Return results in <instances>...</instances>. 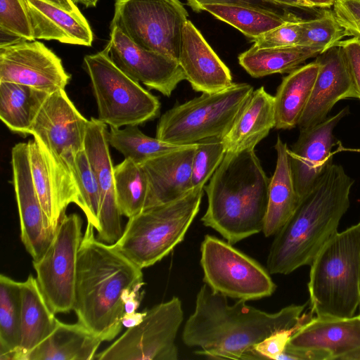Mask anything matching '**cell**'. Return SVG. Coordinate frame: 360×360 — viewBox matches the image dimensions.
<instances>
[{
	"instance_id": "13",
	"label": "cell",
	"mask_w": 360,
	"mask_h": 360,
	"mask_svg": "<svg viewBox=\"0 0 360 360\" xmlns=\"http://www.w3.org/2000/svg\"><path fill=\"white\" fill-rule=\"evenodd\" d=\"M290 360H360V316H312L291 336Z\"/></svg>"
},
{
	"instance_id": "49",
	"label": "cell",
	"mask_w": 360,
	"mask_h": 360,
	"mask_svg": "<svg viewBox=\"0 0 360 360\" xmlns=\"http://www.w3.org/2000/svg\"><path fill=\"white\" fill-rule=\"evenodd\" d=\"M359 316H360V314H359Z\"/></svg>"
},
{
	"instance_id": "20",
	"label": "cell",
	"mask_w": 360,
	"mask_h": 360,
	"mask_svg": "<svg viewBox=\"0 0 360 360\" xmlns=\"http://www.w3.org/2000/svg\"><path fill=\"white\" fill-rule=\"evenodd\" d=\"M107 124L98 118L89 120L84 141V150L94 170L101 195L99 229L97 239L114 244L122 236L120 212L115 195L114 167L108 139Z\"/></svg>"
},
{
	"instance_id": "48",
	"label": "cell",
	"mask_w": 360,
	"mask_h": 360,
	"mask_svg": "<svg viewBox=\"0 0 360 360\" xmlns=\"http://www.w3.org/2000/svg\"><path fill=\"white\" fill-rule=\"evenodd\" d=\"M75 4H81L86 8L96 7L99 0H73Z\"/></svg>"
},
{
	"instance_id": "40",
	"label": "cell",
	"mask_w": 360,
	"mask_h": 360,
	"mask_svg": "<svg viewBox=\"0 0 360 360\" xmlns=\"http://www.w3.org/2000/svg\"><path fill=\"white\" fill-rule=\"evenodd\" d=\"M297 18L271 30L252 39V46L257 49L280 48L299 45L302 22Z\"/></svg>"
},
{
	"instance_id": "23",
	"label": "cell",
	"mask_w": 360,
	"mask_h": 360,
	"mask_svg": "<svg viewBox=\"0 0 360 360\" xmlns=\"http://www.w3.org/2000/svg\"><path fill=\"white\" fill-rule=\"evenodd\" d=\"M178 62L195 91L217 92L233 84L229 68L189 20L183 29Z\"/></svg>"
},
{
	"instance_id": "18",
	"label": "cell",
	"mask_w": 360,
	"mask_h": 360,
	"mask_svg": "<svg viewBox=\"0 0 360 360\" xmlns=\"http://www.w3.org/2000/svg\"><path fill=\"white\" fill-rule=\"evenodd\" d=\"M348 112L345 107L316 125L300 129L297 140L288 148L292 179L300 201L333 164V148L336 144L333 131Z\"/></svg>"
},
{
	"instance_id": "44",
	"label": "cell",
	"mask_w": 360,
	"mask_h": 360,
	"mask_svg": "<svg viewBox=\"0 0 360 360\" xmlns=\"http://www.w3.org/2000/svg\"><path fill=\"white\" fill-rule=\"evenodd\" d=\"M186 2L195 12H200L202 11L201 6L209 4L243 5L278 13H281L279 11L280 9L284 8L269 0H186Z\"/></svg>"
},
{
	"instance_id": "47",
	"label": "cell",
	"mask_w": 360,
	"mask_h": 360,
	"mask_svg": "<svg viewBox=\"0 0 360 360\" xmlns=\"http://www.w3.org/2000/svg\"><path fill=\"white\" fill-rule=\"evenodd\" d=\"M309 4L311 8H329L333 6L335 0H303Z\"/></svg>"
},
{
	"instance_id": "36",
	"label": "cell",
	"mask_w": 360,
	"mask_h": 360,
	"mask_svg": "<svg viewBox=\"0 0 360 360\" xmlns=\"http://www.w3.org/2000/svg\"><path fill=\"white\" fill-rule=\"evenodd\" d=\"M72 176L78 191L77 206L85 214L87 223L98 231L101 210L100 190L84 149L79 151L75 158Z\"/></svg>"
},
{
	"instance_id": "14",
	"label": "cell",
	"mask_w": 360,
	"mask_h": 360,
	"mask_svg": "<svg viewBox=\"0 0 360 360\" xmlns=\"http://www.w3.org/2000/svg\"><path fill=\"white\" fill-rule=\"evenodd\" d=\"M89 122L70 101L65 89H60L50 94L45 101L30 134L72 174L75 158L84 149Z\"/></svg>"
},
{
	"instance_id": "11",
	"label": "cell",
	"mask_w": 360,
	"mask_h": 360,
	"mask_svg": "<svg viewBox=\"0 0 360 360\" xmlns=\"http://www.w3.org/2000/svg\"><path fill=\"white\" fill-rule=\"evenodd\" d=\"M183 320L181 302L173 297L146 310L139 323L128 328L94 360H176L175 340Z\"/></svg>"
},
{
	"instance_id": "17",
	"label": "cell",
	"mask_w": 360,
	"mask_h": 360,
	"mask_svg": "<svg viewBox=\"0 0 360 360\" xmlns=\"http://www.w3.org/2000/svg\"><path fill=\"white\" fill-rule=\"evenodd\" d=\"M11 165L21 240L33 260H37L48 248L55 232L50 226L34 188L27 143H19L13 147Z\"/></svg>"
},
{
	"instance_id": "27",
	"label": "cell",
	"mask_w": 360,
	"mask_h": 360,
	"mask_svg": "<svg viewBox=\"0 0 360 360\" xmlns=\"http://www.w3.org/2000/svg\"><path fill=\"white\" fill-rule=\"evenodd\" d=\"M274 148L276 164L269 181L268 206L262 230L266 237L274 236L300 203L292 179L288 147L278 136Z\"/></svg>"
},
{
	"instance_id": "45",
	"label": "cell",
	"mask_w": 360,
	"mask_h": 360,
	"mask_svg": "<svg viewBox=\"0 0 360 360\" xmlns=\"http://www.w3.org/2000/svg\"><path fill=\"white\" fill-rule=\"evenodd\" d=\"M283 8L290 7L300 9H311V6L303 0H269Z\"/></svg>"
},
{
	"instance_id": "42",
	"label": "cell",
	"mask_w": 360,
	"mask_h": 360,
	"mask_svg": "<svg viewBox=\"0 0 360 360\" xmlns=\"http://www.w3.org/2000/svg\"><path fill=\"white\" fill-rule=\"evenodd\" d=\"M305 323V322H304ZM293 328L277 330L254 346L261 359H276L285 351L293 333L304 323Z\"/></svg>"
},
{
	"instance_id": "38",
	"label": "cell",
	"mask_w": 360,
	"mask_h": 360,
	"mask_svg": "<svg viewBox=\"0 0 360 360\" xmlns=\"http://www.w3.org/2000/svg\"><path fill=\"white\" fill-rule=\"evenodd\" d=\"M225 154L223 137L205 139L196 143L192 162V189L204 188L221 163Z\"/></svg>"
},
{
	"instance_id": "35",
	"label": "cell",
	"mask_w": 360,
	"mask_h": 360,
	"mask_svg": "<svg viewBox=\"0 0 360 360\" xmlns=\"http://www.w3.org/2000/svg\"><path fill=\"white\" fill-rule=\"evenodd\" d=\"M108 139L109 144L120 152L124 158L139 165L186 146L148 136L139 129L138 125H128L124 129L110 127Z\"/></svg>"
},
{
	"instance_id": "15",
	"label": "cell",
	"mask_w": 360,
	"mask_h": 360,
	"mask_svg": "<svg viewBox=\"0 0 360 360\" xmlns=\"http://www.w3.org/2000/svg\"><path fill=\"white\" fill-rule=\"evenodd\" d=\"M70 75L61 59L43 43L22 39L1 40L0 82H9L51 94L65 89Z\"/></svg>"
},
{
	"instance_id": "1",
	"label": "cell",
	"mask_w": 360,
	"mask_h": 360,
	"mask_svg": "<svg viewBox=\"0 0 360 360\" xmlns=\"http://www.w3.org/2000/svg\"><path fill=\"white\" fill-rule=\"evenodd\" d=\"M227 297L205 283L198 291L195 309L186 321L182 340L200 349L195 354L210 359H261L254 346L273 333L307 321L313 314H302L306 304H290L269 313Z\"/></svg>"
},
{
	"instance_id": "12",
	"label": "cell",
	"mask_w": 360,
	"mask_h": 360,
	"mask_svg": "<svg viewBox=\"0 0 360 360\" xmlns=\"http://www.w3.org/2000/svg\"><path fill=\"white\" fill-rule=\"evenodd\" d=\"M82 226L78 214H65L45 252L32 261L39 289L55 314L73 310Z\"/></svg>"
},
{
	"instance_id": "6",
	"label": "cell",
	"mask_w": 360,
	"mask_h": 360,
	"mask_svg": "<svg viewBox=\"0 0 360 360\" xmlns=\"http://www.w3.org/2000/svg\"><path fill=\"white\" fill-rule=\"evenodd\" d=\"M204 188L143 209L129 218L113 247L141 269L167 256L184 238L200 207Z\"/></svg>"
},
{
	"instance_id": "16",
	"label": "cell",
	"mask_w": 360,
	"mask_h": 360,
	"mask_svg": "<svg viewBox=\"0 0 360 360\" xmlns=\"http://www.w3.org/2000/svg\"><path fill=\"white\" fill-rule=\"evenodd\" d=\"M110 29V40L105 46L108 55L131 79L168 97L186 79L177 60L138 46L117 27Z\"/></svg>"
},
{
	"instance_id": "24",
	"label": "cell",
	"mask_w": 360,
	"mask_h": 360,
	"mask_svg": "<svg viewBox=\"0 0 360 360\" xmlns=\"http://www.w3.org/2000/svg\"><path fill=\"white\" fill-rule=\"evenodd\" d=\"M196 143L153 158L141 165L148 182L145 208L175 200L191 188L193 158Z\"/></svg>"
},
{
	"instance_id": "9",
	"label": "cell",
	"mask_w": 360,
	"mask_h": 360,
	"mask_svg": "<svg viewBox=\"0 0 360 360\" xmlns=\"http://www.w3.org/2000/svg\"><path fill=\"white\" fill-rule=\"evenodd\" d=\"M188 13L179 0H115L110 27L138 46L179 60Z\"/></svg>"
},
{
	"instance_id": "41",
	"label": "cell",
	"mask_w": 360,
	"mask_h": 360,
	"mask_svg": "<svg viewBox=\"0 0 360 360\" xmlns=\"http://www.w3.org/2000/svg\"><path fill=\"white\" fill-rule=\"evenodd\" d=\"M333 12L346 36L360 41V0H335Z\"/></svg>"
},
{
	"instance_id": "37",
	"label": "cell",
	"mask_w": 360,
	"mask_h": 360,
	"mask_svg": "<svg viewBox=\"0 0 360 360\" xmlns=\"http://www.w3.org/2000/svg\"><path fill=\"white\" fill-rule=\"evenodd\" d=\"M346 37L333 11L323 9L314 19L304 20L299 45L315 47L325 51Z\"/></svg>"
},
{
	"instance_id": "34",
	"label": "cell",
	"mask_w": 360,
	"mask_h": 360,
	"mask_svg": "<svg viewBox=\"0 0 360 360\" xmlns=\"http://www.w3.org/2000/svg\"><path fill=\"white\" fill-rule=\"evenodd\" d=\"M114 181L121 215L129 219L141 212L148 191V178L143 166L124 158L114 167Z\"/></svg>"
},
{
	"instance_id": "26",
	"label": "cell",
	"mask_w": 360,
	"mask_h": 360,
	"mask_svg": "<svg viewBox=\"0 0 360 360\" xmlns=\"http://www.w3.org/2000/svg\"><path fill=\"white\" fill-rule=\"evenodd\" d=\"M21 338L13 360H26L28 354L54 330L58 319L46 302L36 278L30 274L20 282Z\"/></svg>"
},
{
	"instance_id": "28",
	"label": "cell",
	"mask_w": 360,
	"mask_h": 360,
	"mask_svg": "<svg viewBox=\"0 0 360 360\" xmlns=\"http://www.w3.org/2000/svg\"><path fill=\"white\" fill-rule=\"evenodd\" d=\"M102 342L80 323H65L58 319L53 332L26 360H94Z\"/></svg>"
},
{
	"instance_id": "2",
	"label": "cell",
	"mask_w": 360,
	"mask_h": 360,
	"mask_svg": "<svg viewBox=\"0 0 360 360\" xmlns=\"http://www.w3.org/2000/svg\"><path fill=\"white\" fill-rule=\"evenodd\" d=\"M94 230L87 223L79 246L73 310L79 323L111 341L123 327L125 300L144 285L143 272Z\"/></svg>"
},
{
	"instance_id": "10",
	"label": "cell",
	"mask_w": 360,
	"mask_h": 360,
	"mask_svg": "<svg viewBox=\"0 0 360 360\" xmlns=\"http://www.w3.org/2000/svg\"><path fill=\"white\" fill-rule=\"evenodd\" d=\"M203 281L227 297L250 301L271 296L276 285L267 269L232 246L205 235L200 245Z\"/></svg>"
},
{
	"instance_id": "19",
	"label": "cell",
	"mask_w": 360,
	"mask_h": 360,
	"mask_svg": "<svg viewBox=\"0 0 360 360\" xmlns=\"http://www.w3.org/2000/svg\"><path fill=\"white\" fill-rule=\"evenodd\" d=\"M35 190L50 226L56 233L70 203L78 205V191L72 174L38 140L27 143Z\"/></svg>"
},
{
	"instance_id": "33",
	"label": "cell",
	"mask_w": 360,
	"mask_h": 360,
	"mask_svg": "<svg viewBox=\"0 0 360 360\" xmlns=\"http://www.w3.org/2000/svg\"><path fill=\"white\" fill-rule=\"evenodd\" d=\"M21 338L20 282L0 275V359L13 360Z\"/></svg>"
},
{
	"instance_id": "8",
	"label": "cell",
	"mask_w": 360,
	"mask_h": 360,
	"mask_svg": "<svg viewBox=\"0 0 360 360\" xmlns=\"http://www.w3.org/2000/svg\"><path fill=\"white\" fill-rule=\"evenodd\" d=\"M98 108V119L120 128L142 124L156 117L158 98L122 71L105 49L84 58Z\"/></svg>"
},
{
	"instance_id": "32",
	"label": "cell",
	"mask_w": 360,
	"mask_h": 360,
	"mask_svg": "<svg viewBox=\"0 0 360 360\" xmlns=\"http://www.w3.org/2000/svg\"><path fill=\"white\" fill-rule=\"evenodd\" d=\"M216 18L254 39L265 32L298 18L292 13H278L236 4H209L201 6Z\"/></svg>"
},
{
	"instance_id": "25",
	"label": "cell",
	"mask_w": 360,
	"mask_h": 360,
	"mask_svg": "<svg viewBox=\"0 0 360 360\" xmlns=\"http://www.w3.org/2000/svg\"><path fill=\"white\" fill-rule=\"evenodd\" d=\"M274 104V96L264 86L253 91L223 137L226 152L255 149L276 127Z\"/></svg>"
},
{
	"instance_id": "29",
	"label": "cell",
	"mask_w": 360,
	"mask_h": 360,
	"mask_svg": "<svg viewBox=\"0 0 360 360\" xmlns=\"http://www.w3.org/2000/svg\"><path fill=\"white\" fill-rule=\"evenodd\" d=\"M319 70V63L315 60L300 66L283 78L274 96L276 129H290L297 126Z\"/></svg>"
},
{
	"instance_id": "39",
	"label": "cell",
	"mask_w": 360,
	"mask_h": 360,
	"mask_svg": "<svg viewBox=\"0 0 360 360\" xmlns=\"http://www.w3.org/2000/svg\"><path fill=\"white\" fill-rule=\"evenodd\" d=\"M0 32L13 39L35 40L26 0H0Z\"/></svg>"
},
{
	"instance_id": "43",
	"label": "cell",
	"mask_w": 360,
	"mask_h": 360,
	"mask_svg": "<svg viewBox=\"0 0 360 360\" xmlns=\"http://www.w3.org/2000/svg\"><path fill=\"white\" fill-rule=\"evenodd\" d=\"M338 44L345 52L356 97L360 99V41L352 37Z\"/></svg>"
},
{
	"instance_id": "5",
	"label": "cell",
	"mask_w": 360,
	"mask_h": 360,
	"mask_svg": "<svg viewBox=\"0 0 360 360\" xmlns=\"http://www.w3.org/2000/svg\"><path fill=\"white\" fill-rule=\"evenodd\" d=\"M311 313L347 319L360 307V221L337 232L310 264Z\"/></svg>"
},
{
	"instance_id": "46",
	"label": "cell",
	"mask_w": 360,
	"mask_h": 360,
	"mask_svg": "<svg viewBox=\"0 0 360 360\" xmlns=\"http://www.w3.org/2000/svg\"><path fill=\"white\" fill-rule=\"evenodd\" d=\"M146 314V310L142 312H135L131 314H125L123 318L122 325L126 328H130L139 323Z\"/></svg>"
},
{
	"instance_id": "3",
	"label": "cell",
	"mask_w": 360,
	"mask_h": 360,
	"mask_svg": "<svg viewBox=\"0 0 360 360\" xmlns=\"http://www.w3.org/2000/svg\"><path fill=\"white\" fill-rule=\"evenodd\" d=\"M354 180L340 165L332 164L300 201L285 224L274 236L266 259L270 274H289L310 265L337 232L347 211Z\"/></svg>"
},
{
	"instance_id": "21",
	"label": "cell",
	"mask_w": 360,
	"mask_h": 360,
	"mask_svg": "<svg viewBox=\"0 0 360 360\" xmlns=\"http://www.w3.org/2000/svg\"><path fill=\"white\" fill-rule=\"evenodd\" d=\"M316 60L319 70L297 124L300 129L325 120L339 101L356 98L345 52L338 43L317 56Z\"/></svg>"
},
{
	"instance_id": "7",
	"label": "cell",
	"mask_w": 360,
	"mask_h": 360,
	"mask_svg": "<svg viewBox=\"0 0 360 360\" xmlns=\"http://www.w3.org/2000/svg\"><path fill=\"white\" fill-rule=\"evenodd\" d=\"M253 91L249 84L233 83L224 90L202 93L176 105L160 117L155 137L181 146L224 137Z\"/></svg>"
},
{
	"instance_id": "31",
	"label": "cell",
	"mask_w": 360,
	"mask_h": 360,
	"mask_svg": "<svg viewBox=\"0 0 360 360\" xmlns=\"http://www.w3.org/2000/svg\"><path fill=\"white\" fill-rule=\"evenodd\" d=\"M321 53L318 48L302 45L269 49L252 46L239 55L238 62L250 76L258 78L276 73H290L307 59Z\"/></svg>"
},
{
	"instance_id": "4",
	"label": "cell",
	"mask_w": 360,
	"mask_h": 360,
	"mask_svg": "<svg viewBox=\"0 0 360 360\" xmlns=\"http://www.w3.org/2000/svg\"><path fill=\"white\" fill-rule=\"evenodd\" d=\"M269 181L255 149L226 152L204 187L207 208L202 224L232 245L262 231Z\"/></svg>"
},
{
	"instance_id": "50",
	"label": "cell",
	"mask_w": 360,
	"mask_h": 360,
	"mask_svg": "<svg viewBox=\"0 0 360 360\" xmlns=\"http://www.w3.org/2000/svg\"><path fill=\"white\" fill-rule=\"evenodd\" d=\"M359 308H360V307H359Z\"/></svg>"
},
{
	"instance_id": "22",
	"label": "cell",
	"mask_w": 360,
	"mask_h": 360,
	"mask_svg": "<svg viewBox=\"0 0 360 360\" xmlns=\"http://www.w3.org/2000/svg\"><path fill=\"white\" fill-rule=\"evenodd\" d=\"M35 39L91 46V27L73 0H26Z\"/></svg>"
},
{
	"instance_id": "30",
	"label": "cell",
	"mask_w": 360,
	"mask_h": 360,
	"mask_svg": "<svg viewBox=\"0 0 360 360\" xmlns=\"http://www.w3.org/2000/svg\"><path fill=\"white\" fill-rule=\"evenodd\" d=\"M49 93L32 86L0 82V118L11 131L30 134L32 124Z\"/></svg>"
}]
</instances>
